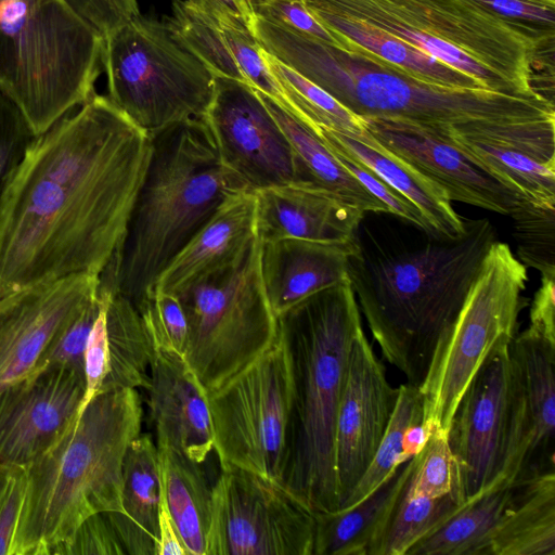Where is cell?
Wrapping results in <instances>:
<instances>
[{"label": "cell", "instance_id": "cell-1", "mask_svg": "<svg viewBox=\"0 0 555 555\" xmlns=\"http://www.w3.org/2000/svg\"><path fill=\"white\" fill-rule=\"evenodd\" d=\"M151 137L94 94L36 135L0 194V298L116 264Z\"/></svg>", "mask_w": 555, "mask_h": 555}, {"label": "cell", "instance_id": "cell-2", "mask_svg": "<svg viewBox=\"0 0 555 555\" xmlns=\"http://www.w3.org/2000/svg\"><path fill=\"white\" fill-rule=\"evenodd\" d=\"M416 245L364 243L356 233L348 279L384 358L421 387L447 338L491 245L487 218L465 220L463 232H428Z\"/></svg>", "mask_w": 555, "mask_h": 555}, {"label": "cell", "instance_id": "cell-3", "mask_svg": "<svg viewBox=\"0 0 555 555\" xmlns=\"http://www.w3.org/2000/svg\"><path fill=\"white\" fill-rule=\"evenodd\" d=\"M260 46L361 119L377 118L475 134L499 124L555 119L552 99L430 83L360 46L325 41L256 16Z\"/></svg>", "mask_w": 555, "mask_h": 555}, {"label": "cell", "instance_id": "cell-4", "mask_svg": "<svg viewBox=\"0 0 555 555\" xmlns=\"http://www.w3.org/2000/svg\"><path fill=\"white\" fill-rule=\"evenodd\" d=\"M363 331L350 281L278 315L288 359L291 404L280 483L312 513L338 509L334 435L349 353Z\"/></svg>", "mask_w": 555, "mask_h": 555}, {"label": "cell", "instance_id": "cell-5", "mask_svg": "<svg viewBox=\"0 0 555 555\" xmlns=\"http://www.w3.org/2000/svg\"><path fill=\"white\" fill-rule=\"evenodd\" d=\"M137 389L94 397L62 437L26 469L9 555H51L96 513H121L126 452L141 433Z\"/></svg>", "mask_w": 555, "mask_h": 555}, {"label": "cell", "instance_id": "cell-6", "mask_svg": "<svg viewBox=\"0 0 555 555\" xmlns=\"http://www.w3.org/2000/svg\"><path fill=\"white\" fill-rule=\"evenodd\" d=\"M149 165L116 263L114 289L141 312L157 278L244 183L219 157L202 118L153 132ZM251 192V191H250Z\"/></svg>", "mask_w": 555, "mask_h": 555}, {"label": "cell", "instance_id": "cell-7", "mask_svg": "<svg viewBox=\"0 0 555 555\" xmlns=\"http://www.w3.org/2000/svg\"><path fill=\"white\" fill-rule=\"evenodd\" d=\"M304 1L308 11L377 29L474 77L489 90L543 95L533 86V66L540 52L553 47L554 27L504 17L478 0Z\"/></svg>", "mask_w": 555, "mask_h": 555}, {"label": "cell", "instance_id": "cell-8", "mask_svg": "<svg viewBox=\"0 0 555 555\" xmlns=\"http://www.w3.org/2000/svg\"><path fill=\"white\" fill-rule=\"evenodd\" d=\"M102 48L64 0H0V88L35 135L95 94Z\"/></svg>", "mask_w": 555, "mask_h": 555}, {"label": "cell", "instance_id": "cell-9", "mask_svg": "<svg viewBox=\"0 0 555 555\" xmlns=\"http://www.w3.org/2000/svg\"><path fill=\"white\" fill-rule=\"evenodd\" d=\"M256 237L234 263L180 289L188 322L184 360L207 395L255 362L278 336Z\"/></svg>", "mask_w": 555, "mask_h": 555}, {"label": "cell", "instance_id": "cell-10", "mask_svg": "<svg viewBox=\"0 0 555 555\" xmlns=\"http://www.w3.org/2000/svg\"><path fill=\"white\" fill-rule=\"evenodd\" d=\"M107 98L149 134L202 118L215 76L170 34L140 13L103 36Z\"/></svg>", "mask_w": 555, "mask_h": 555}, {"label": "cell", "instance_id": "cell-11", "mask_svg": "<svg viewBox=\"0 0 555 555\" xmlns=\"http://www.w3.org/2000/svg\"><path fill=\"white\" fill-rule=\"evenodd\" d=\"M511 343H499L483 360L447 431L463 503L502 476L515 482L528 459L530 421Z\"/></svg>", "mask_w": 555, "mask_h": 555}, {"label": "cell", "instance_id": "cell-12", "mask_svg": "<svg viewBox=\"0 0 555 555\" xmlns=\"http://www.w3.org/2000/svg\"><path fill=\"white\" fill-rule=\"evenodd\" d=\"M527 280L525 264L508 245L494 242L420 387L423 422L435 431L447 434L457 403L483 360L499 343L515 337Z\"/></svg>", "mask_w": 555, "mask_h": 555}, {"label": "cell", "instance_id": "cell-13", "mask_svg": "<svg viewBox=\"0 0 555 555\" xmlns=\"http://www.w3.org/2000/svg\"><path fill=\"white\" fill-rule=\"evenodd\" d=\"M206 399L220 466H236L280 481L291 375L279 334L255 362Z\"/></svg>", "mask_w": 555, "mask_h": 555}, {"label": "cell", "instance_id": "cell-14", "mask_svg": "<svg viewBox=\"0 0 555 555\" xmlns=\"http://www.w3.org/2000/svg\"><path fill=\"white\" fill-rule=\"evenodd\" d=\"M314 532V513L282 483L221 467L204 555H312Z\"/></svg>", "mask_w": 555, "mask_h": 555}, {"label": "cell", "instance_id": "cell-15", "mask_svg": "<svg viewBox=\"0 0 555 555\" xmlns=\"http://www.w3.org/2000/svg\"><path fill=\"white\" fill-rule=\"evenodd\" d=\"M202 119L221 163L248 191L308 183L284 131L250 85L215 76L212 99Z\"/></svg>", "mask_w": 555, "mask_h": 555}, {"label": "cell", "instance_id": "cell-16", "mask_svg": "<svg viewBox=\"0 0 555 555\" xmlns=\"http://www.w3.org/2000/svg\"><path fill=\"white\" fill-rule=\"evenodd\" d=\"M83 369L49 364L0 391V464L26 468L44 454L77 417Z\"/></svg>", "mask_w": 555, "mask_h": 555}, {"label": "cell", "instance_id": "cell-17", "mask_svg": "<svg viewBox=\"0 0 555 555\" xmlns=\"http://www.w3.org/2000/svg\"><path fill=\"white\" fill-rule=\"evenodd\" d=\"M399 388L392 387L364 331L354 339L338 404L334 460L338 509L365 473L384 437Z\"/></svg>", "mask_w": 555, "mask_h": 555}, {"label": "cell", "instance_id": "cell-18", "mask_svg": "<svg viewBox=\"0 0 555 555\" xmlns=\"http://www.w3.org/2000/svg\"><path fill=\"white\" fill-rule=\"evenodd\" d=\"M100 278L79 274L0 298V391L31 373L57 335L99 294Z\"/></svg>", "mask_w": 555, "mask_h": 555}, {"label": "cell", "instance_id": "cell-19", "mask_svg": "<svg viewBox=\"0 0 555 555\" xmlns=\"http://www.w3.org/2000/svg\"><path fill=\"white\" fill-rule=\"evenodd\" d=\"M362 120L377 143L442 188L451 201L505 216L524 201L477 166L451 140L449 130L398 120Z\"/></svg>", "mask_w": 555, "mask_h": 555}, {"label": "cell", "instance_id": "cell-20", "mask_svg": "<svg viewBox=\"0 0 555 555\" xmlns=\"http://www.w3.org/2000/svg\"><path fill=\"white\" fill-rule=\"evenodd\" d=\"M149 408L157 444L203 464L214 451V434L206 393L184 358L156 349L151 367Z\"/></svg>", "mask_w": 555, "mask_h": 555}, {"label": "cell", "instance_id": "cell-21", "mask_svg": "<svg viewBox=\"0 0 555 555\" xmlns=\"http://www.w3.org/2000/svg\"><path fill=\"white\" fill-rule=\"evenodd\" d=\"M256 231L261 242L304 238L351 241L365 214L333 192L293 182L255 191Z\"/></svg>", "mask_w": 555, "mask_h": 555}, {"label": "cell", "instance_id": "cell-22", "mask_svg": "<svg viewBox=\"0 0 555 555\" xmlns=\"http://www.w3.org/2000/svg\"><path fill=\"white\" fill-rule=\"evenodd\" d=\"M354 247V237L349 242L304 238L261 242V278L276 318L306 297L349 280L348 258Z\"/></svg>", "mask_w": 555, "mask_h": 555}, {"label": "cell", "instance_id": "cell-23", "mask_svg": "<svg viewBox=\"0 0 555 555\" xmlns=\"http://www.w3.org/2000/svg\"><path fill=\"white\" fill-rule=\"evenodd\" d=\"M256 237L255 192L228 196L163 270L154 293L175 295L202 276L234 263Z\"/></svg>", "mask_w": 555, "mask_h": 555}, {"label": "cell", "instance_id": "cell-24", "mask_svg": "<svg viewBox=\"0 0 555 555\" xmlns=\"http://www.w3.org/2000/svg\"><path fill=\"white\" fill-rule=\"evenodd\" d=\"M312 129L324 143L362 163L410 199L434 232L448 236L463 232L465 220L452 207L447 192L384 149L365 129L356 137L324 127Z\"/></svg>", "mask_w": 555, "mask_h": 555}, {"label": "cell", "instance_id": "cell-25", "mask_svg": "<svg viewBox=\"0 0 555 555\" xmlns=\"http://www.w3.org/2000/svg\"><path fill=\"white\" fill-rule=\"evenodd\" d=\"M172 37L214 76L247 83L243 69L253 61L259 42L240 21L219 18L194 0H172L163 21Z\"/></svg>", "mask_w": 555, "mask_h": 555}, {"label": "cell", "instance_id": "cell-26", "mask_svg": "<svg viewBox=\"0 0 555 555\" xmlns=\"http://www.w3.org/2000/svg\"><path fill=\"white\" fill-rule=\"evenodd\" d=\"M509 350L521 375L531 428L520 481L555 470V345L526 328L515 335Z\"/></svg>", "mask_w": 555, "mask_h": 555}, {"label": "cell", "instance_id": "cell-27", "mask_svg": "<svg viewBox=\"0 0 555 555\" xmlns=\"http://www.w3.org/2000/svg\"><path fill=\"white\" fill-rule=\"evenodd\" d=\"M162 477L149 435L130 443L122 466L121 513H106L127 555H156Z\"/></svg>", "mask_w": 555, "mask_h": 555}, {"label": "cell", "instance_id": "cell-28", "mask_svg": "<svg viewBox=\"0 0 555 555\" xmlns=\"http://www.w3.org/2000/svg\"><path fill=\"white\" fill-rule=\"evenodd\" d=\"M477 555H555V470L515 482L511 504Z\"/></svg>", "mask_w": 555, "mask_h": 555}, {"label": "cell", "instance_id": "cell-29", "mask_svg": "<svg viewBox=\"0 0 555 555\" xmlns=\"http://www.w3.org/2000/svg\"><path fill=\"white\" fill-rule=\"evenodd\" d=\"M413 466L414 456L353 505L331 513L314 514L312 555H366Z\"/></svg>", "mask_w": 555, "mask_h": 555}, {"label": "cell", "instance_id": "cell-30", "mask_svg": "<svg viewBox=\"0 0 555 555\" xmlns=\"http://www.w3.org/2000/svg\"><path fill=\"white\" fill-rule=\"evenodd\" d=\"M103 291L106 292L107 373L100 393L125 388L147 390L156 348L144 320L121 294Z\"/></svg>", "mask_w": 555, "mask_h": 555}, {"label": "cell", "instance_id": "cell-31", "mask_svg": "<svg viewBox=\"0 0 555 555\" xmlns=\"http://www.w3.org/2000/svg\"><path fill=\"white\" fill-rule=\"evenodd\" d=\"M258 92L284 131L308 183L333 192L364 214H390L388 207L371 194L339 163L333 152L310 126L272 98L260 91Z\"/></svg>", "mask_w": 555, "mask_h": 555}, {"label": "cell", "instance_id": "cell-32", "mask_svg": "<svg viewBox=\"0 0 555 555\" xmlns=\"http://www.w3.org/2000/svg\"><path fill=\"white\" fill-rule=\"evenodd\" d=\"M515 482L504 476L462 503L406 555H477L512 502Z\"/></svg>", "mask_w": 555, "mask_h": 555}, {"label": "cell", "instance_id": "cell-33", "mask_svg": "<svg viewBox=\"0 0 555 555\" xmlns=\"http://www.w3.org/2000/svg\"><path fill=\"white\" fill-rule=\"evenodd\" d=\"M156 447L163 493L182 542L189 555H204L212 487L201 463L171 448Z\"/></svg>", "mask_w": 555, "mask_h": 555}, {"label": "cell", "instance_id": "cell-34", "mask_svg": "<svg viewBox=\"0 0 555 555\" xmlns=\"http://www.w3.org/2000/svg\"><path fill=\"white\" fill-rule=\"evenodd\" d=\"M481 169L534 207L555 210V162L544 163L515 147L486 143L448 131Z\"/></svg>", "mask_w": 555, "mask_h": 555}, {"label": "cell", "instance_id": "cell-35", "mask_svg": "<svg viewBox=\"0 0 555 555\" xmlns=\"http://www.w3.org/2000/svg\"><path fill=\"white\" fill-rule=\"evenodd\" d=\"M309 12L328 33L343 37L379 57L403 67L425 81L448 88L487 89L474 77L377 29L333 14Z\"/></svg>", "mask_w": 555, "mask_h": 555}, {"label": "cell", "instance_id": "cell-36", "mask_svg": "<svg viewBox=\"0 0 555 555\" xmlns=\"http://www.w3.org/2000/svg\"><path fill=\"white\" fill-rule=\"evenodd\" d=\"M408 481L373 538L366 555H406L418 540L462 504L453 494L441 498L413 494L408 489Z\"/></svg>", "mask_w": 555, "mask_h": 555}, {"label": "cell", "instance_id": "cell-37", "mask_svg": "<svg viewBox=\"0 0 555 555\" xmlns=\"http://www.w3.org/2000/svg\"><path fill=\"white\" fill-rule=\"evenodd\" d=\"M263 54L269 70L285 96L287 111L311 128L324 127L352 137L363 132L361 118L266 50Z\"/></svg>", "mask_w": 555, "mask_h": 555}, {"label": "cell", "instance_id": "cell-38", "mask_svg": "<svg viewBox=\"0 0 555 555\" xmlns=\"http://www.w3.org/2000/svg\"><path fill=\"white\" fill-rule=\"evenodd\" d=\"M424 416V397L420 387L410 383L402 384L391 418L372 462L339 509L362 500L405 463L402 459L404 431L409 426L423 422Z\"/></svg>", "mask_w": 555, "mask_h": 555}, {"label": "cell", "instance_id": "cell-39", "mask_svg": "<svg viewBox=\"0 0 555 555\" xmlns=\"http://www.w3.org/2000/svg\"><path fill=\"white\" fill-rule=\"evenodd\" d=\"M408 489L413 494L427 498L453 494L463 503L456 465L446 433L434 431L423 450L414 456Z\"/></svg>", "mask_w": 555, "mask_h": 555}, {"label": "cell", "instance_id": "cell-40", "mask_svg": "<svg viewBox=\"0 0 555 555\" xmlns=\"http://www.w3.org/2000/svg\"><path fill=\"white\" fill-rule=\"evenodd\" d=\"M509 217L514 220L521 263L540 273L555 269V210L541 209L521 201Z\"/></svg>", "mask_w": 555, "mask_h": 555}, {"label": "cell", "instance_id": "cell-41", "mask_svg": "<svg viewBox=\"0 0 555 555\" xmlns=\"http://www.w3.org/2000/svg\"><path fill=\"white\" fill-rule=\"evenodd\" d=\"M140 313L156 349L184 356L188 344V322L176 295L154 293Z\"/></svg>", "mask_w": 555, "mask_h": 555}, {"label": "cell", "instance_id": "cell-42", "mask_svg": "<svg viewBox=\"0 0 555 555\" xmlns=\"http://www.w3.org/2000/svg\"><path fill=\"white\" fill-rule=\"evenodd\" d=\"M102 304L103 297L99 292L98 296L52 341L36 369L49 364H67L83 369L87 340Z\"/></svg>", "mask_w": 555, "mask_h": 555}, {"label": "cell", "instance_id": "cell-43", "mask_svg": "<svg viewBox=\"0 0 555 555\" xmlns=\"http://www.w3.org/2000/svg\"><path fill=\"white\" fill-rule=\"evenodd\" d=\"M35 137L21 109L0 88V194Z\"/></svg>", "mask_w": 555, "mask_h": 555}, {"label": "cell", "instance_id": "cell-44", "mask_svg": "<svg viewBox=\"0 0 555 555\" xmlns=\"http://www.w3.org/2000/svg\"><path fill=\"white\" fill-rule=\"evenodd\" d=\"M323 141V140H322ZM326 144V143H325ZM327 145V144H326ZM327 147L333 152L339 163L376 198L385 204L390 214L396 215L411 222L424 231L434 232L422 216L420 209L405 196L383 181L369 167L358 162L348 154L331 145Z\"/></svg>", "mask_w": 555, "mask_h": 555}, {"label": "cell", "instance_id": "cell-45", "mask_svg": "<svg viewBox=\"0 0 555 555\" xmlns=\"http://www.w3.org/2000/svg\"><path fill=\"white\" fill-rule=\"evenodd\" d=\"M51 555H127L106 513L86 518Z\"/></svg>", "mask_w": 555, "mask_h": 555}, {"label": "cell", "instance_id": "cell-46", "mask_svg": "<svg viewBox=\"0 0 555 555\" xmlns=\"http://www.w3.org/2000/svg\"><path fill=\"white\" fill-rule=\"evenodd\" d=\"M254 14L278 26L333 41V36L310 14L304 0H249Z\"/></svg>", "mask_w": 555, "mask_h": 555}, {"label": "cell", "instance_id": "cell-47", "mask_svg": "<svg viewBox=\"0 0 555 555\" xmlns=\"http://www.w3.org/2000/svg\"><path fill=\"white\" fill-rule=\"evenodd\" d=\"M99 292L103 297V304L91 328L85 349L83 373L86 387L77 415H80L89 402L100 395L102 384L107 373L105 325L106 292L100 287Z\"/></svg>", "mask_w": 555, "mask_h": 555}, {"label": "cell", "instance_id": "cell-48", "mask_svg": "<svg viewBox=\"0 0 555 555\" xmlns=\"http://www.w3.org/2000/svg\"><path fill=\"white\" fill-rule=\"evenodd\" d=\"M26 488V469L0 464V555H9Z\"/></svg>", "mask_w": 555, "mask_h": 555}, {"label": "cell", "instance_id": "cell-49", "mask_svg": "<svg viewBox=\"0 0 555 555\" xmlns=\"http://www.w3.org/2000/svg\"><path fill=\"white\" fill-rule=\"evenodd\" d=\"M102 36L139 14L137 0H64Z\"/></svg>", "mask_w": 555, "mask_h": 555}, {"label": "cell", "instance_id": "cell-50", "mask_svg": "<svg viewBox=\"0 0 555 555\" xmlns=\"http://www.w3.org/2000/svg\"><path fill=\"white\" fill-rule=\"evenodd\" d=\"M531 333L555 345V269L541 273V285L530 308Z\"/></svg>", "mask_w": 555, "mask_h": 555}, {"label": "cell", "instance_id": "cell-51", "mask_svg": "<svg viewBox=\"0 0 555 555\" xmlns=\"http://www.w3.org/2000/svg\"><path fill=\"white\" fill-rule=\"evenodd\" d=\"M156 555H189L168 508L162 489L158 508Z\"/></svg>", "mask_w": 555, "mask_h": 555}, {"label": "cell", "instance_id": "cell-52", "mask_svg": "<svg viewBox=\"0 0 555 555\" xmlns=\"http://www.w3.org/2000/svg\"><path fill=\"white\" fill-rule=\"evenodd\" d=\"M203 9L219 18L240 21L253 31L255 14L249 0H194Z\"/></svg>", "mask_w": 555, "mask_h": 555}, {"label": "cell", "instance_id": "cell-53", "mask_svg": "<svg viewBox=\"0 0 555 555\" xmlns=\"http://www.w3.org/2000/svg\"><path fill=\"white\" fill-rule=\"evenodd\" d=\"M435 430L425 422L415 423L406 428L402 440V459L404 462L418 454Z\"/></svg>", "mask_w": 555, "mask_h": 555}]
</instances>
